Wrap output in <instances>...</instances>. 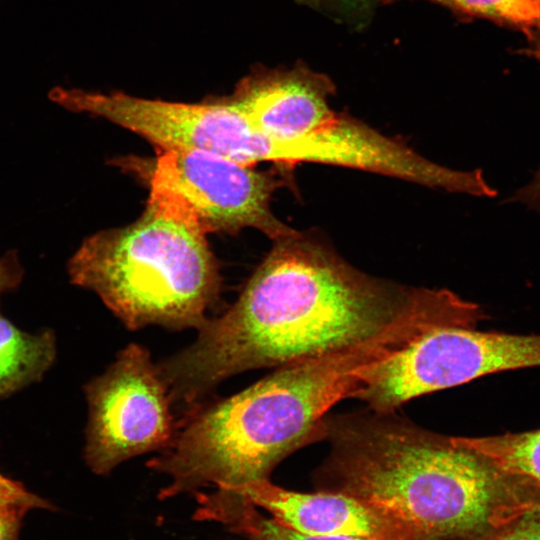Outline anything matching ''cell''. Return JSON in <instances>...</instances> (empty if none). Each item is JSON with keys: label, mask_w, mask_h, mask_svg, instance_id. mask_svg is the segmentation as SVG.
Listing matches in <instances>:
<instances>
[{"label": "cell", "mask_w": 540, "mask_h": 540, "mask_svg": "<svg viewBox=\"0 0 540 540\" xmlns=\"http://www.w3.org/2000/svg\"><path fill=\"white\" fill-rule=\"evenodd\" d=\"M322 490L378 508L418 540H480L531 489L490 458L392 412L325 420Z\"/></svg>", "instance_id": "obj_2"}, {"label": "cell", "mask_w": 540, "mask_h": 540, "mask_svg": "<svg viewBox=\"0 0 540 540\" xmlns=\"http://www.w3.org/2000/svg\"><path fill=\"white\" fill-rule=\"evenodd\" d=\"M51 98L71 112L125 128L159 150H198L249 166L273 162L292 168L287 149L254 126L229 98L185 103L63 87H56Z\"/></svg>", "instance_id": "obj_5"}, {"label": "cell", "mask_w": 540, "mask_h": 540, "mask_svg": "<svg viewBox=\"0 0 540 540\" xmlns=\"http://www.w3.org/2000/svg\"><path fill=\"white\" fill-rule=\"evenodd\" d=\"M0 503L15 504L28 508L55 509L51 503L28 491L20 482L0 472Z\"/></svg>", "instance_id": "obj_17"}, {"label": "cell", "mask_w": 540, "mask_h": 540, "mask_svg": "<svg viewBox=\"0 0 540 540\" xmlns=\"http://www.w3.org/2000/svg\"><path fill=\"white\" fill-rule=\"evenodd\" d=\"M22 276L23 269L15 251L0 257V295L17 287Z\"/></svg>", "instance_id": "obj_19"}, {"label": "cell", "mask_w": 540, "mask_h": 540, "mask_svg": "<svg viewBox=\"0 0 540 540\" xmlns=\"http://www.w3.org/2000/svg\"><path fill=\"white\" fill-rule=\"evenodd\" d=\"M50 330L25 332L0 313V399L38 382L55 360Z\"/></svg>", "instance_id": "obj_12"}, {"label": "cell", "mask_w": 540, "mask_h": 540, "mask_svg": "<svg viewBox=\"0 0 540 540\" xmlns=\"http://www.w3.org/2000/svg\"><path fill=\"white\" fill-rule=\"evenodd\" d=\"M429 292L370 276L296 231L274 240L231 307L207 319L197 338L158 369L173 401L189 407L244 371L368 341L416 310Z\"/></svg>", "instance_id": "obj_1"}, {"label": "cell", "mask_w": 540, "mask_h": 540, "mask_svg": "<svg viewBox=\"0 0 540 540\" xmlns=\"http://www.w3.org/2000/svg\"><path fill=\"white\" fill-rule=\"evenodd\" d=\"M507 474L540 492V428L481 437H457Z\"/></svg>", "instance_id": "obj_13"}, {"label": "cell", "mask_w": 540, "mask_h": 540, "mask_svg": "<svg viewBox=\"0 0 540 540\" xmlns=\"http://www.w3.org/2000/svg\"><path fill=\"white\" fill-rule=\"evenodd\" d=\"M230 489L267 511L273 519L302 533L367 540H418L378 508L344 492L303 493L277 486L269 479Z\"/></svg>", "instance_id": "obj_10"}, {"label": "cell", "mask_w": 540, "mask_h": 540, "mask_svg": "<svg viewBox=\"0 0 540 540\" xmlns=\"http://www.w3.org/2000/svg\"><path fill=\"white\" fill-rule=\"evenodd\" d=\"M334 92L327 76L299 64L257 69L228 98L254 126L287 149L294 166L302 162L307 138L336 113L329 104Z\"/></svg>", "instance_id": "obj_9"}, {"label": "cell", "mask_w": 540, "mask_h": 540, "mask_svg": "<svg viewBox=\"0 0 540 540\" xmlns=\"http://www.w3.org/2000/svg\"><path fill=\"white\" fill-rule=\"evenodd\" d=\"M150 176V193L205 234L261 231L273 241L296 230L275 217L273 193L284 184L276 173L189 149H163Z\"/></svg>", "instance_id": "obj_7"}, {"label": "cell", "mask_w": 540, "mask_h": 540, "mask_svg": "<svg viewBox=\"0 0 540 540\" xmlns=\"http://www.w3.org/2000/svg\"><path fill=\"white\" fill-rule=\"evenodd\" d=\"M480 540H540V493L515 503L503 522Z\"/></svg>", "instance_id": "obj_15"}, {"label": "cell", "mask_w": 540, "mask_h": 540, "mask_svg": "<svg viewBox=\"0 0 540 540\" xmlns=\"http://www.w3.org/2000/svg\"><path fill=\"white\" fill-rule=\"evenodd\" d=\"M458 14L515 28L528 37L540 32V0H429Z\"/></svg>", "instance_id": "obj_14"}, {"label": "cell", "mask_w": 540, "mask_h": 540, "mask_svg": "<svg viewBox=\"0 0 540 540\" xmlns=\"http://www.w3.org/2000/svg\"><path fill=\"white\" fill-rule=\"evenodd\" d=\"M88 422L84 456L97 475L142 454L159 452L174 437L168 388L149 351L131 343L85 386Z\"/></svg>", "instance_id": "obj_8"}, {"label": "cell", "mask_w": 540, "mask_h": 540, "mask_svg": "<svg viewBox=\"0 0 540 540\" xmlns=\"http://www.w3.org/2000/svg\"><path fill=\"white\" fill-rule=\"evenodd\" d=\"M194 518L223 525L243 540H367L350 536L314 535L289 528L262 514L238 492L217 487L212 492H196Z\"/></svg>", "instance_id": "obj_11"}, {"label": "cell", "mask_w": 540, "mask_h": 540, "mask_svg": "<svg viewBox=\"0 0 540 540\" xmlns=\"http://www.w3.org/2000/svg\"><path fill=\"white\" fill-rule=\"evenodd\" d=\"M540 367V334L441 326L371 372L354 398L392 412L411 399L494 373Z\"/></svg>", "instance_id": "obj_6"}, {"label": "cell", "mask_w": 540, "mask_h": 540, "mask_svg": "<svg viewBox=\"0 0 540 540\" xmlns=\"http://www.w3.org/2000/svg\"><path fill=\"white\" fill-rule=\"evenodd\" d=\"M206 235L149 196L136 221L86 238L70 258L68 274L129 330L150 325L198 330L220 287Z\"/></svg>", "instance_id": "obj_4"}, {"label": "cell", "mask_w": 540, "mask_h": 540, "mask_svg": "<svg viewBox=\"0 0 540 540\" xmlns=\"http://www.w3.org/2000/svg\"><path fill=\"white\" fill-rule=\"evenodd\" d=\"M28 508L0 503V540H18L22 519Z\"/></svg>", "instance_id": "obj_18"}, {"label": "cell", "mask_w": 540, "mask_h": 540, "mask_svg": "<svg viewBox=\"0 0 540 540\" xmlns=\"http://www.w3.org/2000/svg\"><path fill=\"white\" fill-rule=\"evenodd\" d=\"M317 8L344 21L360 23L366 20L376 6L395 0H295Z\"/></svg>", "instance_id": "obj_16"}, {"label": "cell", "mask_w": 540, "mask_h": 540, "mask_svg": "<svg viewBox=\"0 0 540 540\" xmlns=\"http://www.w3.org/2000/svg\"><path fill=\"white\" fill-rule=\"evenodd\" d=\"M391 353L389 340L375 337L279 366L239 393L189 408L146 463L169 479L158 498L268 480L284 458L324 437L331 407L353 398Z\"/></svg>", "instance_id": "obj_3"}, {"label": "cell", "mask_w": 540, "mask_h": 540, "mask_svg": "<svg viewBox=\"0 0 540 540\" xmlns=\"http://www.w3.org/2000/svg\"><path fill=\"white\" fill-rule=\"evenodd\" d=\"M530 40L533 43V54L540 61V32L532 35ZM514 199L540 212V170L528 185L515 194Z\"/></svg>", "instance_id": "obj_20"}]
</instances>
